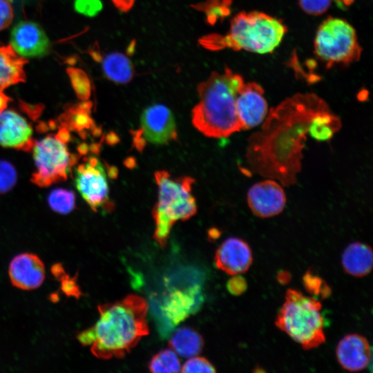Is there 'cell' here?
Listing matches in <instances>:
<instances>
[{"instance_id": "obj_1", "label": "cell", "mask_w": 373, "mask_h": 373, "mask_svg": "<svg viewBox=\"0 0 373 373\" xmlns=\"http://www.w3.org/2000/svg\"><path fill=\"white\" fill-rule=\"evenodd\" d=\"M329 111L314 93H296L271 108L260 129L248 140L247 166L242 171L277 180L284 186L295 184L311 123Z\"/></svg>"}, {"instance_id": "obj_2", "label": "cell", "mask_w": 373, "mask_h": 373, "mask_svg": "<svg viewBox=\"0 0 373 373\" xmlns=\"http://www.w3.org/2000/svg\"><path fill=\"white\" fill-rule=\"evenodd\" d=\"M97 308L99 318L96 324L77 336L82 345H90L96 357L122 358L149 334L148 305L142 297L130 294Z\"/></svg>"}, {"instance_id": "obj_3", "label": "cell", "mask_w": 373, "mask_h": 373, "mask_svg": "<svg viewBox=\"0 0 373 373\" xmlns=\"http://www.w3.org/2000/svg\"><path fill=\"white\" fill-rule=\"evenodd\" d=\"M245 82L238 74L226 68L213 73L198 87L200 101L192 110V123L203 135L226 137L242 130L236 102Z\"/></svg>"}, {"instance_id": "obj_4", "label": "cell", "mask_w": 373, "mask_h": 373, "mask_svg": "<svg viewBox=\"0 0 373 373\" xmlns=\"http://www.w3.org/2000/svg\"><path fill=\"white\" fill-rule=\"evenodd\" d=\"M287 32L280 19L259 11L241 12L231 21L228 32L211 45L257 54L273 52Z\"/></svg>"}, {"instance_id": "obj_5", "label": "cell", "mask_w": 373, "mask_h": 373, "mask_svg": "<svg viewBox=\"0 0 373 373\" xmlns=\"http://www.w3.org/2000/svg\"><path fill=\"white\" fill-rule=\"evenodd\" d=\"M158 186V200L152 215L155 223L153 238L165 247L172 226L178 220H186L196 213L197 205L191 195L194 180L189 177L171 178L164 170L155 173Z\"/></svg>"}, {"instance_id": "obj_6", "label": "cell", "mask_w": 373, "mask_h": 373, "mask_svg": "<svg viewBox=\"0 0 373 373\" xmlns=\"http://www.w3.org/2000/svg\"><path fill=\"white\" fill-rule=\"evenodd\" d=\"M321 308L322 305L316 298L288 289L275 325L303 349L316 348L326 339Z\"/></svg>"}, {"instance_id": "obj_7", "label": "cell", "mask_w": 373, "mask_h": 373, "mask_svg": "<svg viewBox=\"0 0 373 373\" xmlns=\"http://www.w3.org/2000/svg\"><path fill=\"white\" fill-rule=\"evenodd\" d=\"M314 52L327 68L358 61L362 48L356 30L346 20L329 17L317 29Z\"/></svg>"}, {"instance_id": "obj_8", "label": "cell", "mask_w": 373, "mask_h": 373, "mask_svg": "<svg viewBox=\"0 0 373 373\" xmlns=\"http://www.w3.org/2000/svg\"><path fill=\"white\" fill-rule=\"evenodd\" d=\"M32 150L36 171L31 180L41 187L66 180L77 161L66 143L56 136L48 135L36 142Z\"/></svg>"}, {"instance_id": "obj_9", "label": "cell", "mask_w": 373, "mask_h": 373, "mask_svg": "<svg viewBox=\"0 0 373 373\" xmlns=\"http://www.w3.org/2000/svg\"><path fill=\"white\" fill-rule=\"evenodd\" d=\"M75 185L82 198L94 211L108 207V185L104 169L95 157L84 160L75 170Z\"/></svg>"}, {"instance_id": "obj_10", "label": "cell", "mask_w": 373, "mask_h": 373, "mask_svg": "<svg viewBox=\"0 0 373 373\" xmlns=\"http://www.w3.org/2000/svg\"><path fill=\"white\" fill-rule=\"evenodd\" d=\"M140 128L133 137L155 144H164L177 140V130L173 113L166 106L155 104L146 109L140 118Z\"/></svg>"}, {"instance_id": "obj_11", "label": "cell", "mask_w": 373, "mask_h": 373, "mask_svg": "<svg viewBox=\"0 0 373 373\" xmlns=\"http://www.w3.org/2000/svg\"><path fill=\"white\" fill-rule=\"evenodd\" d=\"M247 204L259 218H270L280 213L286 204V195L281 185L267 179L251 186L247 192Z\"/></svg>"}, {"instance_id": "obj_12", "label": "cell", "mask_w": 373, "mask_h": 373, "mask_svg": "<svg viewBox=\"0 0 373 373\" xmlns=\"http://www.w3.org/2000/svg\"><path fill=\"white\" fill-rule=\"evenodd\" d=\"M10 46L23 57H41L50 48V41L43 28L36 22L21 21L12 29Z\"/></svg>"}, {"instance_id": "obj_13", "label": "cell", "mask_w": 373, "mask_h": 373, "mask_svg": "<svg viewBox=\"0 0 373 373\" xmlns=\"http://www.w3.org/2000/svg\"><path fill=\"white\" fill-rule=\"evenodd\" d=\"M236 106L242 130L260 124L268 113L262 87L254 82L245 83L238 93Z\"/></svg>"}, {"instance_id": "obj_14", "label": "cell", "mask_w": 373, "mask_h": 373, "mask_svg": "<svg viewBox=\"0 0 373 373\" xmlns=\"http://www.w3.org/2000/svg\"><path fill=\"white\" fill-rule=\"evenodd\" d=\"M214 261L216 267L231 276L246 272L253 262L251 249L241 238L231 237L222 242L217 249Z\"/></svg>"}, {"instance_id": "obj_15", "label": "cell", "mask_w": 373, "mask_h": 373, "mask_svg": "<svg viewBox=\"0 0 373 373\" xmlns=\"http://www.w3.org/2000/svg\"><path fill=\"white\" fill-rule=\"evenodd\" d=\"M32 129L21 115L12 110L0 112V146L28 151L33 146Z\"/></svg>"}, {"instance_id": "obj_16", "label": "cell", "mask_w": 373, "mask_h": 373, "mask_svg": "<svg viewBox=\"0 0 373 373\" xmlns=\"http://www.w3.org/2000/svg\"><path fill=\"white\" fill-rule=\"evenodd\" d=\"M8 272L12 284L24 290L39 287L45 278L43 262L37 255L30 253L16 256L10 263Z\"/></svg>"}, {"instance_id": "obj_17", "label": "cell", "mask_w": 373, "mask_h": 373, "mask_svg": "<svg viewBox=\"0 0 373 373\" xmlns=\"http://www.w3.org/2000/svg\"><path fill=\"white\" fill-rule=\"evenodd\" d=\"M336 355L340 365L350 372H358L368 365L371 350L368 341L358 334H350L338 342Z\"/></svg>"}, {"instance_id": "obj_18", "label": "cell", "mask_w": 373, "mask_h": 373, "mask_svg": "<svg viewBox=\"0 0 373 373\" xmlns=\"http://www.w3.org/2000/svg\"><path fill=\"white\" fill-rule=\"evenodd\" d=\"M201 298L200 289L196 286L171 292L161 307L163 317L169 324L175 326L196 311Z\"/></svg>"}, {"instance_id": "obj_19", "label": "cell", "mask_w": 373, "mask_h": 373, "mask_svg": "<svg viewBox=\"0 0 373 373\" xmlns=\"http://www.w3.org/2000/svg\"><path fill=\"white\" fill-rule=\"evenodd\" d=\"M25 57L17 54L10 45L0 46V92L26 81Z\"/></svg>"}, {"instance_id": "obj_20", "label": "cell", "mask_w": 373, "mask_h": 373, "mask_svg": "<svg viewBox=\"0 0 373 373\" xmlns=\"http://www.w3.org/2000/svg\"><path fill=\"white\" fill-rule=\"evenodd\" d=\"M341 262L347 274L354 277L367 276L373 266L372 249L365 243L354 242L343 251Z\"/></svg>"}, {"instance_id": "obj_21", "label": "cell", "mask_w": 373, "mask_h": 373, "mask_svg": "<svg viewBox=\"0 0 373 373\" xmlns=\"http://www.w3.org/2000/svg\"><path fill=\"white\" fill-rule=\"evenodd\" d=\"M102 68L104 75L117 84H124L129 82L134 75L131 59L119 52L106 55L102 61Z\"/></svg>"}, {"instance_id": "obj_22", "label": "cell", "mask_w": 373, "mask_h": 373, "mask_svg": "<svg viewBox=\"0 0 373 373\" xmlns=\"http://www.w3.org/2000/svg\"><path fill=\"white\" fill-rule=\"evenodd\" d=\"M169 346L182 357H191L198 354L204 345L201 335L190 327H181L171 336Z\"/></svg>"}, {"instance_id": "obj_23", "label": "cell", "mask_w": 373, "mask_h": 373, "mask_svg": "<svg viewBox=\"0 0 373 373\" xmlns=\"http://www.w3.org/2000/svg\"><path fill=\"white\" fill-rule=\"evenodd\" d=\"M341 127V119L329 111L313 119L308 134L317 141H328Z\"/></svg>"}, {"instance_id": "obj_24", "label": "cell", "mask_w": 373, "mask_h": 373, "mask_svg": "<svg viewBox=\"0 0 373 373\" xmlns=\"http://www.w3.org/2000/svg\"><path fill=\"white\" fill-rule=\"evenodd\" d=\"M149 369L152 372H179L181 366L176 353L172 350L166 349L151 358Z\"/></svg>"}, {"instance_id": "obj_25", "label": "cell", "mask_w": 373, "mask_h": 373, "mask_svg": "<svg viewBox=\"0 0 373 373\" xmlns=\"http://www.w3.org/2000/svg\"><path fill=\"white\" fill-rule=\"evenodd\" d=\"M48 202L55 212L66 214L75 207V194L70 190L57 188L49 193Z\"/></svg>"}, {"instance_id": "obj_26", "label": "cell", "mask_w": 373, "mask_h": 373, "mask_svg": "<svg viewBox=\"0 0 373 373\" xmlns=\"http://www.w3.org/2000/svg\"><path fill=\"white\" fill-rule=\"evenodd\" d=\"M91 103L84 102L69 108V126L75 131L83 132L94 126L90 117Z\"/></svg>"}, {"instance_id": "obj_27", "label": "cell", "mask_w": 373, "mask_h": 373, "mask_svg": "<svg viewBox=\"0 0 373 373\" xmlns=\"http://www.w3.org/2000/svg\"><path fill=\"white\" fill-rule=\"evenodd\" d=\"M66 73L78 98L84 101L88 99L91 93V84L86 73L74 67L68 68Z\"/></svg>"}, {"instance_id": "obj_28", "label": "cell", "mask_w": 373, "mask_h": 373, "mask_svg": "<svg viewBox=\"0 0 373 373\" xmlns=\"http://www.w3.org/2000/svg\"><path fill=\"white\" fill-rule=\"evenodd\" d=\"M303 284L306 291L313 296L326 298L331 294L329 285L311 270H307L303 276Z\"/></svg>"}, {"instance_id": "obj_29", "label": "cell", "mask_w": 373, "mask_h": 373, "mask_svg": "<svg viewBox=\"0 0 373 373\" xmlns=\"http://www.w3.org/2000/svg\"><path fill=\"white\" fill-rule=\"evenodd\" d=\"M17 171L8 161L0 160V193L10 191L16 184Z\"/></svg>"}, {"instance_id": "obj_30", "label": "cell", "mask_w": 373, "mask_h": 373, "mask_svg": "<svg viewBox=\"0 0 373 373\" xmlns=\"http://www.w3.org/2000/svg\"><path fill=\"white\" fill-rule=\"evenodd\" d=\"M182 372H215L213 365L203 357L195 356L189 358L183 365Z\"/></svg>"}, {"instance_id": "obj_31", "label": "cell", "mask_w": 373, "mask_h": 373, "mask_svg": "<svg viewBox=\"0 0 373 373\" xmlns=\"http://www.w3.org/2000/svg\"><path fill=\"white\" fill-rule=\"evenodd\" d=\"M102 2L100 0H75V10L79 14L86 17L96 16L102 10Z\"/></svg>"}, {"instance_id": "obj_32", "label": "cell", "mask_w": 373, "mask_h": 373, "mask_svg": "<svg viewBox=\"0 0 373 373\" xmlns=\"http://www.w3.org/2000/svg\"><path fill=\"white\" fill-rule=\"evenodd\" d=\"M301 9L311 15H320L329 8L332 0H298Z\"/></svg>"}, {"instance_id": "obj_33", "label": "cell", "mask_w": 373, "mask_h": 373, "mask_svg": "<svg viewBox=\"0 0 373 373\" xmlns=\"http://www.w3.org/2000/svg\"><path fill=\"white\" fill-rule=\"evenodd\" d=\"M61 288L63 292L68 296H73L78 298L82 294L80 288L77 283V279L71 278L68 275H64L61 278Z\"/></svg>"}, {"instance_id": "obj_34", "label": "cell", "mask_w": 373, "mask_h": 373, "mask_svg": "<svg viewBox=\"0 0 373 373\" xmlns=\"http://www.w3.org/2000/svg\"><path fill=\"white\" fill-rule=\"evenodd\" d=\"M13 17V8L9 0H0V31L11 24Z\"/></svg>"}, {"instance_id": "obj_35", "label": "cell", "mask_w": 373, "mask_h": 373, "mask_svg": "<svg viewBox=\"0 0 373 373\" xmlns=\"http://www.w3.org/2000/svg\"><path fill=\"white\" fill-rule=\"evenodd\" d=\"M227 288L233 295H241L247 288V281L243 277L239 275H234L233 277L228 280Z\"/></svg>"}, {"instance_id": "obj_36", "label": "cell", "mask_w": 373, "mask_h": 373, "mask_svg": "<svg viewBox=\"0 0 373 373\" xmlns=\"http://www.w3.org/2000/svg\"><path fill=\"white\" fill-rule=\"evenodd\" d=\"M223 6L220 4L212 3L208 8V11H207V15L209 19L216 20L219 17L225 15L224 10L223 11Z\"/></svg>"}, {"instance_id": "obj_37", "label": "cell", "mask_w": 373, "mask_h": 373, "mask_svg": "<svg viewBox=\"0 0 373 373\" xmlns=\"http://www.w3.org/2000/svg\"><path fill=\"white\" fill-rule=\"evenodd\" d=\"M115 6L122 11H127L134 3L135 0H112Z\"/></svg>"}, {"instance_id": "obj_38", "label": "cell", "mask_w": 373, "mask_h": 373, "mask_svg": "<svg viewBox=\"0 0 373 373\" xmlns=\"http://www.w3.org/2000/svg\"><path fill=\"white\" fill-rule=\"evenodd\" d=\"M278 282L281 285H286L291 280V274L287 271H280L276 276Z\"/></svg>"}, {"instance_id": "obj_39", "label": "cell", "mask_w": 373, "mask_h": 373, "mask_svg": "<svg viewBox=\"0 0 373 373\" xmlns=\"http://www.w3.org/2000/svg\"><path fill=\"white\" fill-rule=\"evenodd\" d=\"M55 136L64 143H66L70 140L69 131L65 127L60 129Z\"/></svg>"}, {"instance_id": "obj_40", "label": "cell", "mask_w": 373, "mask_h": 373, "mask_svg": "<svg viewBox=\"0 0 373 373\" xmlns=\"http://www.w3.org/2000/svg\"><path fill=\"white\" fill-rule=\"evenodd\" d=\"M10 100V98L5 95L3 92H0V112L7 108V106Z\"/></svg>"}, {"instance_id": "obj_41", "label": "cell", "mask_w": 373, "mask_h": 373, "mask_svg": "<svg viewBox=\"0 0 373 373\" xmlns=\"http://www.w3.org/2000/svg\"><path fill=\"white\" fill-rule=\"evenodd\" d=\"M52 273L55 276L61 278L64 275V270L62 266L58 263L52 267Z\"/></svg>"}, {"instance_id": "obj_42", "label": "cell", "mask_w": 373, "mask_h": 373, "mask_svg": "<svg viewBox=\"0 0 373 373\" xmlns=\"http://www.w3.org/2000/svg\"><path fill=\"white\" fill-rule=\"evenodd\" d=\"M107 142L110 144H114L118 142L117 136L113 132L107 135Z\"/></svg>"}, {"instance_id": "obj_43", "label": "cell", "mask_w": 373, "mask_h": 373, "mask_svg": "<svg viewBox=\"0 0 373 373\" xmlns=\"http://www.w3.org/2000/svg\"><path fill=\"white\" fill-rule=\"evenodd\" d=\"M108 174L111 178H115L117 175V169L113 166H109Z\"/></svg>"}, {"instance_id": "obj_44", "label": "cell", "mask_w": 373, "mask_h": 373, "mask_svg": "<svg viewBox=\"0 0 373 373\" xmlns=\"http://www.w3.org/2000/svg\"><path fill=\"white\" fill-rule=\"evenodd\" d=\"M88 151V146L86 144H82L78 147V151L80 154H86Z\"/></svg>"}, {"instance_id": "obj_45", "label": "cell", "mask_w": 373, "mask_h": 373, "mask_svg": "<svg viewBox=\"0 0 373 373\" xmlns=\"http://www.w3.org/2000/svg\"><path fill=\"white\" fill-rule=\"evenodd\" d=\"M9 1H12L13 0H9Z\"/></svg>"}]
</instances>
